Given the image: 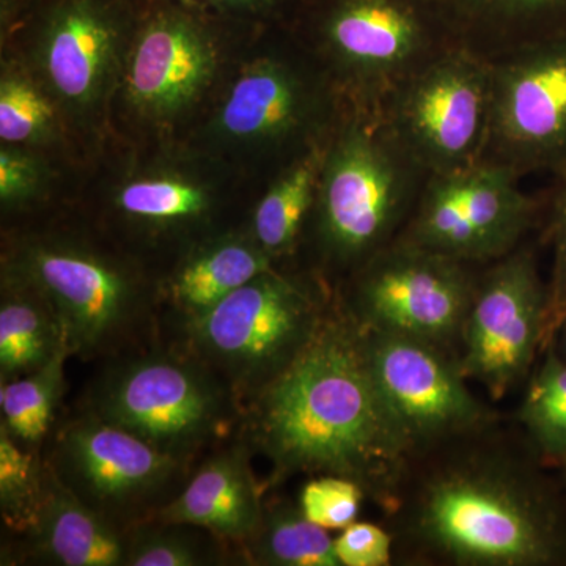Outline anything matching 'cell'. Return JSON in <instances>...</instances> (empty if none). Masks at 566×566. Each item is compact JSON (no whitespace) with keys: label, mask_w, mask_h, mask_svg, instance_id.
I'll list each match as a JSON object with an SVG mask.
<instances>
[{"label":"cell","mask_w":566,"mask_h":566,"mask_svg":"<svg viewBox=\"0 0 566 566\" xmlns=\"http://www.w3.org/2000/svg\"><path fill=\"white\" fill-rule=\"evenodd\" d=\"M449 35L515 50L566 32V0H430Z\"/></svg>","instance_id":"cell-24"},{"label":"cell","mask_w":566,"mask_h":566,"mask_svg":"<svg viewBox=\"0 0 566 566\" xmlns=\"http://www.w3.org/2000/svg\"><path fill=\"white\" fill-rule=\"evenodd\" d=\"M57 159L44 153L0 144V208L3 219L43 207L59 177Z\"/></svg>","instance_id":"cell-31"},{"label":"cell","mask_w":566,"mask_h":566,"mask_svg":"<svg viewBox=\"0 0 566 566\" xmlns=\"http://www.w3.org/2000/svg\"><path fill=\"white\" fill-rule=\"evenodd\" d=\"M547 286L534 256L509 253L475 286L458 357L465 378L502 400L527 378L545 346Z\"/></svg>","instance_id":"cell-17"},{"label":"cell","mask_w":566,"mask_h":566,"mask_svg":"<svg viewBox=\"0 0 566 566\" xmlns=\"http://www.w3.org/2000/svg\"><path fill=\"white\" fill-rule=\"evenodd\" d=\"M230 543L202 527L147 521L129 532L126 566H214L234 560Z\"/></svg>","instance_id":"cell-28"},{"label":"cell","mask_w":566,"mask_h":566,"mask_svg":"<svg viewBox=\"0 0 566 566\" xmlns=\"http://www.w3.org/2000/svg\"><path fill=\"white\" fill-rule=\"evenodd\" d=\"M365 491L353 480L338 475H316L301 490V510L307 520L327 531H342L356 523Z\"/></svg>","instance_id":"cell-32"},{"label":"cell","mask_w":566,"mask_h":566,"mask_svg":"<svg viewBox=\"0 0 566 566\" xmlns=\"http://www.w3.org/2000/svg\"><path fill=\"white\" fill-rule=\"evenodd\" d=\"M528 382L520 408L536 452L546 460L566 463V359L554 348Z\"/></svg>","instance_id":"cell-29"},{"label":"cell","mask_w":566,"mask_h":566,"mask_svg":"<svg viewBox=\"0 0 566 566\" xmlns=\"http://www.w3.org/2000/svg\"><path fill=\"white\" fill-rule=\"evenodd\" d=\"M229 20L256 28H289L304 0H188Z\"/></svg>","instance_id":"cell-34"},{"label":"cell","mask_w":566,"mask_h":566,"mask_svg":"<svg viewBox=\"0 0 566 566\" xmlns=\"http://www.w3.org/2000/svg\"><path fill=\"white\" fill-rule=\"evenodd\" d=\"M554 248H556V262H554L553 283L547 286L545 346L543 348L551 345L566 319V189L560 205H558Z\"/></svg>","instance_id":"cell-35"},{"label":"cell","mask_w":566,"mask_h":566,"mask_svg":"<svg viewBox=\"0 0 566 566\" xmlns=\"http://www.w3.org/2000/svg\"><path fill=\"white\" fill-rule=\"evenodd\" d=\"M520 50L491 69L486 147L515 170L566 163V32Z\"/></svg>","instance_id":"cell-18"},{"label":"cell","mask_w":566,"mask_h":566,"mask_svg":"<svg viewBox=\"0 0 566 566\" xmlns=\"http://www.w3.org/2000/svg\"><path fill=\"white\" fill-rule=\"evenodd\" d=\"M327 139L312 145L274 174L245 219L253 240L275 264L292 255L307 227Z\"/></svg>","instance_id":"cell-23"},{"label":"cell","mask_w":566,"mask_h":566,"mask_svg":"<svg viewBox=\"0 0 566 566\" xmlns=\"http://www.w3.org/2000/svg\"><path fill=\"white\" fill-rule=\"evenodd\" d=\"M0 273L50 303L71 357L84 363H107L163 340L161 273L96 222L14 230L3 243Z\"/></svg>","instance_id":"cell-3"},{"label":"cell","mask_w":566,"mask_h":566,"mask_svg":"<svg viewBox=\"0 0 566 566\" xmlns=\"http://www.w3.org/2000/svg\"><path fill=\"white\" fill-rule=\"evenodd\" d=\"M129 532L81 502L46 463L39 517L14 549L40 565L126 566Z\"/></svg>","instance_id":"cell-21"},{"label":"cell","mask_w":566,"mask_h":566,"mask_svg":"<svg viewBox=\"0 0 566 566\" xmlns=\"http://www.w3.org/2000/svg\"><path fill=\"white\" fill-rule=\"evenodd\" d=\"M264 29L188 0H147L112 107L114 139H188Z\"/></svg>","instance_id":"cell-4"},{"label":"cell","mask_w":566,"mask_h":566,"mask_svg":"<svg viewBox=\"0 0 566 566\" xmlns=\"http://www.w3.org/2000/svg\"><path fill=\"white\" fill-rule=\"evenodd\" d=\"M329 307L314 283L274 268L175 327L172 342L221 376L244 406L296 359Z\"/></svg>","instance_id":"cell-9"},{"label":"cell","mask_w":566,"mask_h":566,"mask_svg":"<svg viewBox=\"0 0 566 566\" xmlns=\"http://www.w3.org/2000/svg\"><path fill=\"white\" fill-rule=\"evenodd\" d=\"M286 29L356 109L394 92L449 35L430 0H304Z\"/></svg>","instance_id":"cell-11"},{"label":"cell","mask_w":566,"mask_h":566,"mask_svg":"<svg viewBox=\"0 0 566 566\" xmlns=\"http://www.w3.org/2000/svg\"><path fill=\"white\" fill-rule=\"evenodd\" d=\"M70 357L63 352L40 370L0 385V424L20 444L41 450L54 430Z\"/></svg>","instance_id":"cell-27"},{"label":"cell","mask_w":566,"mask_h":566,"mask_svg":"<svg viewBox=\"0 0 566 566\" xmlns=\"http://www.w3.org/2000/svg\"><path fill=\"white\" fill-rule=\"evenodd\" d=\"M51 436L44 453L51 471L81 502L126 531L158 515L197 464L84 408L54 427Z\"/></svg>","instance_id":"cell-12"},{"label":"cell","mask_w":566,"mask_h":566,"mask_svg":"<svg viewBox=\"0 0 566 566\" xmlns=\"http://www.w3.org/2000/svg\"><path fill=\"white\" fill-rule=\"evenodd\" d=\"M463 51L424 61L394 91L387 132L433 175L465 169L486 150L491 69Z\"/></svg>","instance_id":"cell-13"},{"label":"cell","mask_w":566,"mask_h":566,"mask_svg":"<svg viewBox=\"0 0 566 566\" xmlns=\"http://www.w3.org/2000/svg\"><path fill=\"white\" fill-rule=\"evenodd\" d=\"M464 264L401 240L356 271L348 301L340 303L364 329L449 348L460 340L475 293Z\"/></svg>","instance_id":"cell-14"},{"label":"cell","mask_w":566,"mask_h":566,"mask_svg":"<svg viewBox=\"0 0 566 566\" xmlns=\"http://www.w3.org/2000/svg\"><path fill=\"white\" fill-rule=\"evenodd\" d=\"M241 439L273 464V483L292 475H338L395 510L417 457L379 392L360 324L331 304L312 340L243 406Z\"/></svg>","instance_id":"cell-1"},{"label":"cell","mask_w":566,"mask_h":566,"mask_svg":"<svg viewBox=\"0 0 566 566\" xmlns=\"http://www.w3.org/2000/svg\"><path fill=\"white\" fill-rule=\"evenodd\" d=\"M274 268L277 264L253 240L245 221L200 238L182 249L159 277L163 324L178 327L199 318Z\"/></svg>","instance_id":"cell-20"},{"label":"cell","mask_w":566,"mask_h":566,"mask_svg":"<svg viewBox=\"0 0 566 566\" xmlns=\"http://www.w3.org/2000/svg\"><path fill=\"white\" fill-rule=\"evenodd\" d=\"M364 334L379 392L417 455L482 433L493 422L447 348L406 335L368 329Z\"/></svg>","instance_id":"cell-15"},{"label":"cell","mask_w":566,"mask_h":566,"mask_svg":"<svg viewBox=\"0 0 566 566\" xmlns=\"http://www.w3.org/2000/svg\"><path fill=\"white\" fill-rule=\"evenodd\" d=\"M81 408L191 463L238 436L243 420L232 387L172 340L104 363Z\"/></svg>","instance_id":"cell-7"},{"label":"cell","mask_w":566,"mask_h":566,"mask_svg":"<svg viewBox=\"0 0 566 566\" xmlns=\"http://www.w3.org/2000/svg\"><path fill=\"white\" fill-rule=\"evenodd\" d=\"M46 485V461L39 449L22 446L0 424V515L14 536L31 531Z\"/></svg>","instance_id":"cell-30"},{"label":"cell","mask_w":566,"mask_h":566,"mask_svg":"<svg viewBox=\"0 0 566 566\" xmlns=\"http://www.w3.org/2000/svg\"><path fill=\"white\" fill-rule=\"evenodd\" d=\"M0 144L84 164L57 104L28 66L7 51L0 55Z\"/></svg>","instance_id":"cell-22"},{"label":"cell","mask_w":566,"mask_h":566,"mask_svg":"<svg viewBox=\"0 0 566 566\" xmlns=\"http://www.w3.org/2000/svg\"><path fill=\"white\" fill-rule=\"evenodd\" d=\"M147 0H0V46L61 109L82 161L104 155L126 55Z\"/></svg>","instance_id":"cell-5"},{"label":"cell","mask_w":566,"mask_h":566,"mask_svg":"<svg viewBox=\"0 0 566 566\" xmlns=\"http://www.w3.org/2000/svg\"><path fill=\"white\" fill-rule=\"evenodd\" d=\"M342 566H386L392 558V536L370 523H353L334 538Z\"/></svg>","instance_id":"cell-33"},{"label":"cell","mask_w":566,"mask_h":566,"mask_svg":"<svg viewBox=\"0 0 566 566\" xmlns=\"http://www.w3.org/2000/svg\"><path fill=\"white\" fill-rule=\"evenodd\" d=\"M241 557L263 566H342L329 531L312 523L300 504L264 501L262 520L240 547Z\"/></svg>","instance_id":"cell-26"},{"label":"cell","mask_w":566,"mask_h":566,"mask_svg":"<svg viewBox=\"0 0 566 566\" xmlns=\"http://www.w3.org/2000/svg\"><path fill=\"white\" fill-rule=\"evenodd\" d=\"M516 170L493 159L433 175L403 240L458 262H488L512 253L534 205Z\"/></svg>","instance_id":"cell-16"},{"label":"cell","mask_w":566,"mask_h":566,"mask_svg":"<svg viewBox=\"0 0 566 566\" xmlns=\"http://www.w3.org/2000/svg\"><path fill=\"white\" fill-rule=\"evenodd\" d=\"M471 447L431 465L395 506L411 546L452 565L565 562V520L542 476L509 450Z\"/></svg>","instance_id":"cell-2"},{"label":"cell","mask_w":566,"mask_h":566,"mask_svg":"<svg viewBox=\"0 0 566 566\" xmlns=\"http://www.w3.org/2000/svg\"><path fill=\"white\" fill-rule=\"evenodd\" d=\"M63 352L70 353L69 345L50 303L28 283L0 273V385L40 370Z\"/></svg>","instance_id":"cell-25"},{"label":"cell","mask_w":566,"mask_h":566,"mask_svg":"<svg viewBox=\"0 0 566 566\" xmlns=\"http://www.w3.org/2000/svg\"><path fill=\"white\" fill-rule=\"evenodd\" d=\"M274 29L256 35L185 140L245 181L326 140L342 117V95L326 73L308 52H292L296 41L292 48L275 40Z\"/></svg>","instance_id":"cell-6"},{"label":"cell","mask_w":566,"mask_h":566,"mask_svg":"<svg viewBox=\"0 0 566 566\" xmlns=\"http://www.w3.org/2000/svg\"><path fill=\"white\" fill-rule=\"evenodd\" d=\"M558 333L562 334V342H564L565 359H566V319H565L564 324H562L560 329H558Z\"/></svg>","instance_id":"cell-36"},{"label":"cell","mask_w":566,"mask_h":566,"mask_svg":"<svg viewBox=\"0 0 566 566\" xmlns=\"http://www.w3.org/2000/svg\"><path fill=\"white\" fill-rule=\"evenodd\" d=\"M123 155L96 223L147 262L240 223L230 211L245 180L188 142L128 144Z\"/></svg>","instance_id":"cell-8"},{"label":"cell","mask_w":566,"mask_h":566,"mask_svg":"<svg viewBox=\"0 0 566 566\" xmlns=\"http://www.w3.org/2000/svg\"><path fill=\"white\" fill-rule=\"evenodd\" d=\"M252 455L240 436L216 447L151 521L202 527L240 551L263 513V486L253 475Z\"/></svg>","instance_id":"cell-19"},{"label":"cell","mask_w":566,"mask_h":566,"mask_svg":"<svg viewBox=\"0 0 566 566\" xmlns=\"http://www.w3.org/2000/svg\"><path fill=\"white\" fill-rule=\"evenodd\" d=\"M411 164L390 133L368 122L363 109L340 117L327 139L308 218L326 266L357 271L386 248L408 203Z\"/></svg>","instance_id":"cell-10"}]
</instances>
